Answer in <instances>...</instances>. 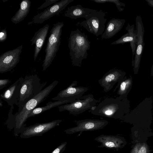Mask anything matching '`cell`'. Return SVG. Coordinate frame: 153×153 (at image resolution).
Listing matches in <instances>:
<instances>
[{
    "label": "cell",
    "mask_w": 153,
    "mask_h": 153,
    "mask_svg": "<svg viewBox=\"0 0 153 153\" xmlns=\"http://www.w3.org/2000/svg\"><path fill=\"white\" fill-rule=\"evenodd\" d=\"M88 36L79 29L71 32L68 41L69 55L73 66H81L82 61L87 58L90 48Z\"/></svg>",
    "instance_id": "1"
},
{
    "label": "cell",
    "mask_w": 153,
    "mask_h": 153,
    "mask_svg": "<svg viewBox=\"0 0 153 153\" xmlns=\"http://www.w3.org/2000/svg\"><path fill=\"white\" fill-rule=\"evenodd\" d=\"M59 82L55 80L44 88L34 97L29 100L24 105L19 112H17L13 115L15 130L21 132L25 127V123L28 118L30 112L40 103L45 100L50 93L57 85Z\"/></svg>",
    "instance_id": "2"
},
{
    "label": "cell",
    "mask_w": 153,
    "mask_h": 153,
    "mask_svg": "<svg viewBox=\"0 0 153 153\" xmlns=\"http://www.w3.org/2000/svg\"><path fill=\"white\" fill-rule=\"evenodd\" d=\"M47 84L46 82H42L36 74L26 75L20 91L17 112H19L27 102L44 89Z\"/></svg>",
    "instance_id": "3"
},
{
    "label": "cell",
    "mask_w": 153,
    "mask_h": 153,
    "mask_svg": "<svg viewBox=\"0 0 153 153\" xmlns=\"http://www.w3.org/2000/svg\"><path fill=\"white\" fill-rule=\"evenodd\" d=\"M64 24L58 22L53 24L47 41L45 50V56L42 65V70L45 71L50 65L55 57L61 43L62 28Z\"/></svg>",
    "instance_id": "4"
},
{
    "label": "cell",
    "mask_w": 153,
    "mask_h": 153,
    "mask_svg": "<svg viewBox=\"0 0 153 153\" xmlns=\"http://www.w3.org/2000/svg\"><path fill=\"white\" fill-rule=\"evenodd\" d=\"M118 97L106 98L89 111L92 114L114 119L120 118L123 113V103Z\"/></svg>",
    "instance_id": "5"
},
{
    "label": "cell",
    "mask_w": 153,
    "mask_h": 153,
    "mask_svg": "<svg viewBox=\"0 0 153 153\" xmlns=\"http://www.w3.org/2000/svg\"><path fill=\"white\" fill-rule=\"evenodd\" d=\"M106 13L102 10L98 11L94 9L85 18V20L78 22L77 24L98 37L102 35L105 31V24L107 21L105 18Z\"/></svg>",
    "instance_id": "6"
},
{
    "label": "cell",
    "mask_w": 153,
    "mask_h": 153,
    "mask_svg": "<svg viewBox=\"0 0 153 153\" xmlns=\"http://www.w3.org/2000/svg\"><path fill=\"white\" fill-rule=\"evenodd\" d=\"M98 100L91 94L83 96L74 102L58 106L59 111H67L70 114L76 115L95 106Z\"/></svg>",
    "instance_id": "7"
},
{
    "label": "cell",
    "mask_w": 153,
    "mask_h": 153,
    "mask_svg": "<svg viewBox=\"0 0 153 153\" xmlns=\"http://www.w3.org/2000/svg\"><path fill=\"white\" fill-rule=\"evenodd\" d=\"M74 0H61L49 6L42 12L35 16L28 24H41L54 16L58 15Z\"/></svg>",
    "instance_id": "8"
},
{
    "label": "cell",
    "mask_w": 153,
    "mask_h": 153,
    "mask_svg": "<svg viewBox=\"0 0 153 153\" xmlns=\"http://www.w3.org/2000/svg\"><path fill=\"white\" fill-rule=\"evenodd\" d=\"M76 126L64 131L67 134H72L78 132L94 131L102 129L109 123L106 120L85 119L75 121Z\"/></svg>",
    "instance_id": "9"
},
{
    "label": "cell",
    "mask_w": 153,
    "mask_h": 153,
    "mask_svg": "<svg viewBox=\"0 0 153 153\" xmlns=\"http://www.w3.org/2000/svg\"><path fill=\"white\" fill-rule=\"evenodd\" d=\"M77 82L75 80L67 88L60 91L57 96L52 99L53 100L69 101L73 102L83 96L88 88L83 86L76 87Z\"/></svg>",
    "instance_id": "10"
},
{
    "label": "cell",
    "mask_w": 153,
    "mask_h": 153,
    "mask_svg": "<svg viewBox=\"0 0 153 153\" xmlns=\"http://www.w3.org/2000/svg\"><path fill=\"white\" fill-rule=\"evenodd\" d=\"M57 120L43 123H37L28 127H25L20 133V137L22 138H27L35 136H42L57 126L62 121Z\"/></svg>",
    "instance_id": "11"
},
{
    "label": "cell",
    "mask_w": 153,
    "mask_h": 153,
    "mask_svg": "<svg viewBox=\"0 0 153 153\" xmlns=\"http://www.w3.org/2000/svg\"><path fill=\"white\" fill-rule=\"evenodd\" d=\"M22 45L13 50L8 51L0 56V73L10 71L19 62Z\"/></svg>",
    "instance_id": "12"
},
{
    "label": "cell",
    "mask_w": 153,
    "mask_h": 153,
    "mask_svg": "<svg viewBox=\"0 0 153 153\" xmlns=\"http://www.w3.org/2000/svg\"><path fill=\"white\" fill-rule=\"evenodd\" d=\"M125 73L116 68L109 70L98 81L100 85L103 88L105 92L109 91L115 84L118 82L117 85L122 81Z\"/></svg>",
    "instance_id": "13"
},
{
    "label": "cell",
    "mask_w": 153,
    "mask_h": 153,
    "mask_svg": "<svg viewBox=\"0 0 153 153\" xmlns=\"http://www.w3.org/2000/svg\"><path fill=\"white\" fill-rule=\"evenodd\" d=\"M24 80L22 77L19 78L1 94L0 99L7 102L11 107L14 104L18 106L20 91Z\"/></svg>",
    "instance_id": "14"
},
{
    "label": "cell",
    "mask_w": 153,
    "mask_h": 153,
    "mask_svg": "<svg viewBox=\"0 0 153 153\" xmlns=\"http://www.w3.org/2000/svg\"><path fill=\"white\" fill-rule=\"evenodd\" d=\"M137 42L134 58L133 61L134 69L136 70L139 67L140 61L144 49V29L141 17L137 16L136 18Z\"/></svg>",
    "instance_id": "15"
},
{
    "label": "cell",
    "mask_w": 153,
    "mask_h": 153,
    "mask_svg": "<svg viewBox=\"0 0 153 153\" xmlns=\"http://www.w3.org/2000/svg\"><path fill=\"white\" fill-rule=\"evenodd\" d=\"M94 140L101 144L99 148H105L108 149H118L123 147L125 141L123 137L117 135L102 134Z\"/></svg>",
    "instance_id": "16"
},
{
    "label": "cell",
    "mask_w": 153,
    "mask_h": 153,
    "mask_svg": "<svg viewBox=\"0 0 153 153\" xmlns=\"http://www.w3.org/2000/svg\"><path fill=\"white\" fill-rule=\"evenodd\" d=\"M126 30L128 32L123 35L120 38L111 43V45L123 44L127 42H130L131 48L133 58L135 55L136 49L137 37L136 30L135 29L134 25H131L128 24L126 27Z\"/></svg>",
    "instance_id": "17"
},
{
    "label": "cell",
    "mask_w": 153,
    "mask_h": 153,
    "mask_svg": "<svg viewBox=\"0 0 153 153\" xmlns=\"http://www.w3.org/2000/svg\"><path fill=\"white\" fill-rule=\"evenodd\" d=\"M49 28V24H47L36 31L30 40L32 45H35L33 59H36L44 45Z\"/></svg>",
    "instance_id": "18"
},
{
    "label": "cell",
    "mask_w": 153,
    "mask_h": 153,
    "mask_svg": "<svg viewBox=\"0 0 153 153\" xmlns=\"http://www.w3.org/2000/svg\"><path fill=\"white\" fill-rule=\"evenodd\" d=\"M125 22L124 19L113 18L111 19L108 22L101 38L108 39L114 36L122 28Z\"/></svg>",
    "instance_id": "19"
},
{
    "label": "cell",
    "mask_w": 153,
    "mask_h": 153,
    "mask_svg": "<svg viewBox=\"0 0 153 153\" xmlns=\"http://www.w3.org/2000/svg\"><path fill=\"white\" fill-rule=\"evenodd\" d=\"M94 10V9L84 7L80 4H77L68 7L64 16L72 19H76L79 18H85Z\"/></svg>",
    "instance_id": "20"
},
{
    "label": "cell",
    "mask_w": 153,
    "mask_h": 153,
    "mask_svg": "<svg viewBox=\"0 0 153 153\" xmlns=\"http://www.w3.org/2000/svg\"><path fill=\"white\" fill-rule=\"evenodd\" d=\"M31 4L29 0L22 1L20 4V8L11 19V22L16 24L23 21L29 12Z\"/></svg>",
    "instance_id": "21"
},
{
    "label": "cell",
    "mask_w": 153,
    "mask_h": 153,
    "mask_svg": "<svg viewBox=\"0 0 153 153\" xmlns=\"http://www.w3.org/2000/svg\"><path fill=\"white\" fill-rule=\"evenodd\" d=\"M68 103H70V102L67 101L49 102L47 103L45 106L36 108L33 110L29 114L28 118L42 114L46 111L54 107Z\"/></svg>",
    "instance_id": "22"
},
{
    "label": "cell",
    "mask_w": 153,
    "mask_h": 153,
    "mask_svg": "<svg viewBox=\"0 0 153 153\" xmlns=\"http://www.w3.org/2000/svg\"><path fill=\"white\" fill-rule=\"evenodd\" d=\"M131 84V80L128 78L122 81L119 84L117 85L114 90V92L119 86V88L117 92V94L120 96L118 97L121 99L123 96L126 94L128 91Z\"/></svg>",
    "instance_id": "23"
},
{
    "label": "cell",
    "mask_w": 153,
    "mask_h": 153,
    "mask_svg": "<svg viewBox=\"0 0 153 153\" xmlns=\"http://www.w3.org/2000/svg\"><path fill=\"white\" fill-rule=\"evenodd\" d=\"M148 148L145 143L136 144L131 150V153H148Z\"/></svg>",
    "instance_id": "24"
},
{
    "label": "cell",
    "mask_w": 153,
    "mask_h": 153,
    "mask_svg": "<svg viewBox=\"0 0 153 153\" xmlns=\"http://www.w3.org/2000/svg\"><path fill=\"white\" fill-rule=\"evenodd\" d=\"M97 3H104L106 2H111L114 3L118 10L121 12L123 11L124 8L121 7V6L125 7L126 4L124 3L121 2L119 0H90Z\"/></svg>",
    "instance_id": "25"
},
{
    "label": "cell",
    "mask_w": 153,
    "mask_h": 153,
    "mask_svg": "<svg viewBox=\"0 0 153 153\" xmlns=\"http://www.w3.org/2000/svg\"><path fill=\"white\" fill-rule=\"evenodd\" d=\"M59 0H46L45 2L38 7L37 10H41L52 4H54Z\"/></svg>",
    "instance_id": "26"
},
{
    "label": "cell",
    "mask_w": 153,
    "mask_h": 153,
    "mask_svg": "<svg viewBox=\"0 0 153 153\" xmlns=\"http://www.w3.org/2000/svg\"><path fill=\"white\" fill-rule=\"evenodd\" d=\"M67 144V142L62 143L51 153H62L65 149Z\"/></svg>",
    "instance_id": "27"
},
{
    "label": "cell",
    "mask_w": 153,
    "mask_h": 153,
    "mask_svg": "<svg viewBox=\"0 0 153 153\" xmlns=\"http://www.w3.org/2000/svg\"><path fill=\"white\" fill-rule=\"evenodd\" d=\"M7 38V32L5 28L2 29L0 32V42H3Z\"/></svg>",
    "instance_id": "28"
},
{
    "label": "cell",
    "mask_w": 153,
    "mask_h": 153,
    "mask_svg": "<svg viewBox=\"0 0 153 153\" xmlns=\"http://www.w3.org/2000/svg\"><path fill=\"white\" fill-rule=\"evenodd\" d=\"M10 80L8 79H0V90L5 88L10 83Z\"/></svg>",
    "instance_id": "29"
},
{
    "label": "cell",
    "mask_w": 153,
    "mask_h": 153,
    "mask_svg": "<svg viewBox=\"0 0 153 153\" xmlns=\"http://www.w3.org/2000/svg\"><path fill=\"white\" fill-rule=\"evenodd\" d=\"M145 1L150 6L153 7V0H145Z\"/></svg>",
    "instance_id": "30"
},
{
    "label": "cell",
    "mask_w": 153,
    "mask_h": 153,
    "mask_svg": "<svg viewBox=\"0 0 153 153\" xmlns=\"http://www.w3.org/2000/svg\"><path fill=\"white\" fill-rule=\"evenodd\" d=\"M3 105L2 102L1 101V99H0V106L1 107Z\"/></svg>",
    "instance_id": "31"
},
{
    "label": "cell",
    "mask_w": 153,
    "mask_h": 153,
    "mask_svg": "<svg viewBox=\"0 0 153 153\" xmlns=\"http://www.w3.org/2000/svg\"><path fill=\"white\" fill-rule=\"evenodd\" d=\"M152 71L153 72V65H152Z\"/></svg>",
    "instance_id": "32"
},
{
    "label": "cell",
    "mask_w": 153,
    "mask_h": 153,
    "mask_svg": "<svg viewBox=\"0 0 153 153\" xmlns=\"http://www.w3.org/2000/svg\"></svg>",
    "instance_id": "33"
}]
</instances>
